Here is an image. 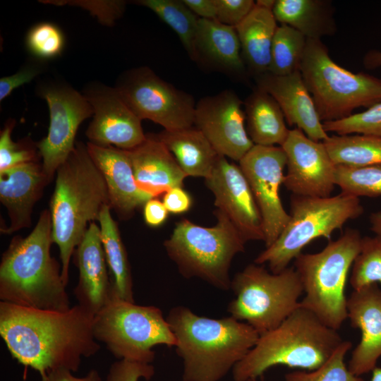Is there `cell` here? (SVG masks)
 Instances as JSON below:
<instances>
[{
  "mask_svg": "<svg viewBox=\"0 0 381 381\" xmlns=\"http://www.w3.org/2000/svg\"><path fill=\"white\" fill-rule=\"evenodd\" d=\"M95 315L77 304L52 311L0 302V335L20 363L41 377L60 368L78 370L82 358L100 349L93 334Z\"/></svg>",
  "mask_w": 381,
  "mask_h": 381,
  "instance_id": "cell-1",
  "label": "cell"
},
{
  "mask_svg": "<svg viewBox=\"0 0 381 381\" xmlns=\"http://www.w3.org/2000/svg\"><path fill=\"white\" fill-rule=\"evenodd\" d=\"M183 361V381H219L256 344L259 334L232 316H201L178 306L166 317Z\"/></svg>",
  "mask_w": 381,
  "mask_h": 381,
  "instance_id": "cell-2",
  "label": "cell"
},
{
  "mask_svg": "<svg viewBox=\"0 0 381 381\" xmlns=\"http://www.w3.org/2000/svg\"><path fill=\"white\" fill-rule=\"evenodd\" d=\"M53 243L50 212L43 210L25 238L13 237L0 263V300L52 311L71 307L61 267L50 253Z\"/></svg>",
  "mask_w": 381,
  "mask_h": 381,
  "instance_id": "cell-3",
  "label": "cell"
},
{
  "mask_svg": "<svg viewBox=\"0 0 381 381\" xmlns=\"http://www.w3.org/2000/svg\"><path fill=\"white\" fill-rule=\"evenodd\" d=\"M109 205L105 180L92 160L87 145L76 142L66 160L58 168L50 200L52 239L59 250L61 277L68 282L70 261L88 226Z\"/></svg>",
  "mask_w": 381,
  "mask_h": 381,
  "instance_id": "cell-4",
  "label": "cell"
},
{
  "mask_svg": "<svg viewBox=\"0 0 381 381\" xmlns=\"http://www.w3.org/2000/svg\"><path fill=\"white\" fill-rule=\"evenodd\" d=\"M343 341L337 330L299 306L276 328L259 336L252 349L232 369L234 380L257 379L277 365L315 370Z\"/></svg>",
  "mask_w": 381,
  "mask_h": 381,
  "instance_id": "cell-5",
  "label": "cell"
},
{
  "mask_svg": "<svg viewBox=\"0 0 381 381\" xmlns=\"http://www.w3.org/2000/svg\"><path fill=\"white\" fill-rule=\"evenodd\" d=\"M362 238L357 229H346L320 252L301 253L294 260L305 294L299 306L336 330L347 319L346 283L360 252Z\"/></svg>",
  "mask_w": 381,
  "mask_h": 381,
  "instance_id": "cell-6",
  "label": "cell"
},
{
  "mask_svg": "<svg viewBox=\"0 0 381 381\" xmlns=\"http://www.w3.org/2000/svg\"><path fill=\"white\" fill-rule=\"evenodd\" d=\"M214 214L217 223L211 227L181 219L164 246L183 277L199 278L226 291L231 289V262L244 252L246 242L223 212L216 209Z\"/></svg>",
  "mask_w": 381,
  "mask_h": 381,
  "instance_id": "cell-7",
  "label": "cell"
},
{
  "mask_svg": "<svg viewBox=\"0 0 381 381\" xmlns=\"http://www.w3.org/2000/svg\"><path fill=\"white\" fill-rule=\"evenodd\" d=\"M300 72L322 123L381 102V78L342 68L331 59L321 40L307 39Z\"/></svg>",
  "mask_w": 381,
  "mask_h": 381,
  "instance_id": "cell-8",
  "label": "cell"
},
{
  "mask_svg": "<svg viewBox=\"0 0 381 381\" xmlns=\"http://www.w3.org/2000/svg\"><path fill=\"white\" fill-rule=\"evenodd\" d=\"M363 207L359 198L341 192L326 198L292 195L289 220L276 241L262 251L254 263H267L272 273H279L317 238L329 239L345 223L359 217Z\"/></svg>",
  "mask_w": 381,
  "mask_h": 381,
  "instance_id": "cell-9",
  "label": "cell"
},
{
  "mask_svg": "<svg viewBox=\"0 0 381 381\" xmlns=\"http://www.w3.org/2000/svg\"><path fill=\"white\" fill-rule=\"evenodd\" d=\"M234 299L227 311L254 328L259 335L279 326L299 307L303 285L294 267L279 273L262 265H247L231 282Z\"/></svg>",
  "mask_w": 381,
  "mask_h": 381,
  "instance_id": "cell-10",
  "label": "cell"
},
{
  "mask_svg": "<svg viewBox=\"0 0 381 381\" xmlns=\"http://www.w3.org/2000/svg\"><path fill=\"white\" fill-rule=\"evenodd\" d=\"M92 328L95 339L120 360L150 363L155 358L154 346L176 345L160 308L115 296L95 315Z\"/></svg>",
  "mask_w": 381,
  "mask_h": 381,
  "instance_id": "cell-11",
  "label": "cell"
},
{
  "mask_svg": "<svg viewBox=\"0 0 381 381\" xmlns=\"http://www.w3.org/2000/svg\"><path fill=\"white\" fill-rule=\"evenodd\" d=\"M114 88L141 121L149 119L167 131L194 126L196 103L193 97L165 81L147 66L125 71Z\"/></svg>",
  "mask_w": 381,
  "mask_h": 381,
  "instance_id": "cell-12",
  "label": "cell"
},
{
  "mask_svg": "<svg viewBox=\"0 0 381 381\" xmlns=\"http://www.w3.org/2000/svg\"><path fill=\"white\" fill-rule=\"evenodd\" d=\"M37 92L47 103L49 126L47 136L36 144L43 171L51 181L73 150L80 125L93 115V110L83 94L63 83L43 84Z\"/></svg>",
  "mask_w": 381,
  "mask_h": 381,
  "instance_id": "cell-13",
  "label": "cell"
},
{
  "mask_svg": "<svg viewBox=\"0 0 381 381\" xmlns=\"http://www.w3.org/2000/svg\"><path fill=\"white\" fill-rule=\"evenodd\" d=\"M286 164L281 146L258 145H254L239 161L262 216L265 248L276 241L290 218L279 193Z\"/></svg>",
  "mask_w": 381,
  "mask_h": 381,
  "instance_id": "cell-14",
  "label": "cell"
},
{
  "mask_svg": "<svg viewBox=\"0 0 381 381\" xmlns=\"http://www.w3.org/2000/svg\"><path fill=\"white\" fill-rule=\"evenodd\" d=\"M245 122L243 102L231 90L202 97L196 102L194 126L219 155L239 162L254 146Z\"/></svg>",
  "mask_w": 381,
  "mask_h": 381,
  "instance_id": "cell-15",
  "label": "cell"
},
{
  "mask_svg": "<svg viewBox=\"0 0 381 381\" xmlns=\"http://www.w3.org/2000/svg\"><path fill=\"white\" fill-rule=\"evenodd\" d=\"M286 157L283 185L292 195L326 198L335 184V164L323 142L309 138L301 129H290L281 146Z\"/></svg>",
  "mask_w": 381,
  "mask_h": 381,
  "instance_id": "cell-16",
  "label": "cell"
},
{
  "mask_svg": "<svg viewBox=\"0 0 381 381\" xmlns=\"http://www.w3.org/2000/svg\"><path fill=\"white\" fill-rule=\"evenodd\" d=\"M205 183L214 195L216 209L229 219L246 243L264 241L262 216L239 166L219 155Z\"/></svg>",
  "mask_w": 381,
  "mask_h": 381,
  "instance_id": "cell-17",
  "label": "cell"
},
{
  "mask_svg": "<svg viewBox=\"0 0 381 381\" xmlns=\"http://www.w3.org/2000/svg\"><path fill=\"white\" fill-rule=\"evenodd\" d=\"M93 110L86 135L99 146L129 150L146 139L141 120L123 102L114 87L94 84L83 94Z\"/></svg>",
  "mask_w": 381,
  "mask_h": 381,
  "instance_id": "cell-18",
  "label": "cell"
},
{
  "mask_svg": "<svg viewBox=\"0 0 381 381\" xmlns=\"http://www.w3.org/2000/svg\"><path fill=\"white\" fill-rule=\"evenodd\" d=\"M347 318L361 333L348 365L360 376L372 371L381 356V289L377 284L353 290L347 298Z\"/></svg>",
  "mask_w": 381,
  "mask_h": 381,
  "instance_id": "cell-19",
  "label": "cell"
},
{
  "mask_svg": "<svg viewBox=\"0 0 381 381\" xmlns=\"http://www.w3.org/2000/svg\"><path fill=\"white\" fill-rule=\"evenodd\" d=\"M255 80L258 88L276 100L289 126H295L315 141L323 142L329 137L300 71L285 75L267 72Z\"/></svg>",
  "mask_w": 381,
  "mask_h": 381,
  "instance_id": "cell-20",
  "label": "cell"
},
{
  "mask_svg": "<svg viewBox=\"0 0 381 381\" xmlns=\"http://www.w3.org/2000/svg\"><path fill=\"white\" fill-rule=\"evenodd\" d=\"M79 271L74 289L78 304L95 315L111 298V282L102 243L99 226L91 222L73 253Z\"/></svg>",
  "mask_w": 381,
  "mask_h": 381,
  "instance_id": "cell-21",
  "label": "cell"
},
{
  "mask_svg": "<svg viewBox=\"0 0 381 381\" xmlns=\"http://www.w3.org/2000/svg\"><path fill=\"white\" fill-rule=\"evenodd\" d=\"M86 145L92 160L105 180L109 206L120 219H128L138 207L152 198L137 186L127 150L90 142Z\"/></svg>",
  "mask_w": 381,
  "mask_h": 381,
  "instance_id": "cell-22",
  "label": "cell"
},
{
  "mask_svg": "<svg viewBox=\"0 0 381 381\" xmlns=\"http://www.w3.org/2000/svg\"><path fill=\"white\" fill-rule=\"evenodd\" d=\"M49 182L39 161L0 171V201L10 219L9 226L1 228V233L11 234L30 226L34 205Z\"/></svg>",
  "mask_w": 381,
  "mask_h": 381,
  "instance_id": "cell-23",
  "label": "cell"
},
{
  "mask_svg": "<svg viewBox=\"0 0 381 381\" xmlns=\"http://www.w3.org/2000/svg\"><path fill=\"white\" fill-rule=\"evenodd\" d=\"M135 183L152 198H156L174 187H182L188 177L167 147L155 134L136 147L127 150Z\"/></svg>",
  "mask_w": 381,
  "mask_h": 381,
  "instance_id": "cell-24",
  "label": "cell"
},
{
  "mask_svg": "<svg viewBox=\"0 0 381 381\" xmlns=\"http://www.w3.org/2000/svg\"><path fill=\"white\" fill-rule=\"evenodd\" d=\"M191 59L229 76L241 78L248 72L236 28L217 20L199 18Z\"/></svg>",
  "mask_w": 381,
  "mask_h": 381,
  "instance_id": "cell-25",
  "label": "cell"
},
{
  "mask_svg": "<svg viewBox=\"0 0 381 381\" xmlns=\"http://www.w3.org/2000/svg\"><path fill=\"white\" fill-rule=\"evenodd\" d=\"M277 28L272 11L258 6L236 27L241 55L254 78L268 72L271 47Z\"/></svg>",
  "mask_w": 381,
  "mask_h": 381,
  "instance_id": "cell-26",
  "label": "cell"
},
{
  "mask_svg": "<svg viewBox=\"0 0 381 381\" xmlns=\"http://www.w3.org/2000/svg\"><path fill=\"white\" fill-rule=\"evenodd\" d=\"M171 152L187 176L208 178L219 155L204 134L194 126L155 134Z\"/></svg>",
  "mask_w": 381,
  "mask_h": 381,
  "instance_id": "cell-27",
  "label": "cell"
},
{
  "mask_svg": "<svg viewBox=\"0 0 381 381\" xmlns=\"http://www.w3.org/2000/svg\"><path fill=\"white\" fill-rule=\"evenodd\" d=\"M247 133L254 145L282 146L290 129L276 100L256 88L243 102Z\"/></svg>",
  "mask_w": 381,
  "mask_h": 381,
  "instance_id": "cell-28",
  "label": "cell"
},
{
  "mask_svg": "<svg viewBox=\"0 0 381 381\" xmlns=\"http://www.w3.org/2000/svg\"><path fill=\"white\" fill-rule=\"evenodd\" d=\"M277 22L289 25L307 39L321 40L335 31L331 3L322 0H276Z\"/></svg>",
  "mask_w": 381,
  "mask_h": 381,
  "instance_id": "cell-29",
  "label": "cell"
},
{
  "mask_svg": "<svg viewBox=\"0 0 381 381\" xmlns=\"http://www.w3.org/2000/svg\"><path fill=\"white\" fill-rule=\"evenodd\" d=\"M111 207L105 205L97 221L108 269L111 274V296L134 301L133 284L128 254L121 238L117 223L111 217Z\"/></svg>",
  "mask_w": 381,
  "mask_h": 381,
  "instance_id": "cell-30",
  "label": "cell"
},
{
  "mask_svg": "<svg viewBox=\"0 0 381 381\" xmlns=\"http://www.w3.org/2000/svg\"><path fill=\"white\" fill-rule=\"evenodd\" d=\"M323 143L335 165L362 167L381 164V137L333 135Z\"/></svg>",
  "mask_w": 381,
  "mask_h": 381,
  "instance_id": "cell-31",
  "label": "cell"
},
{
  "mask_svg": "<svg viewBox=\"0 0 381 381\" xmlns=\"http://www.w3.org/2000/svg\"><path fill=\"white\" fill-rule=\"evenodd\" d=\"M153 11L178 35L191 59L199 18L183 0H137L133 1Z\"/></svg>",
  "mask_w": 381,
  "mask_h": 381,
  "instance_id": "cell-32",
  "label": "cell"
},
{
  "mask_svg": "<svg viewBox=\"0 0 381 381\" xmlns=\"http://www.w3.org/2000/svg\"><path fill=\"white\" fill-rule=\"evenodd\" d=\"M307 38L294 28L281 24L277 26L271 47L268 72L285 75L300 71Z\"/></svg>",
  "mask_w": 381,
  "mask_h": 381,
  "instance_id": "cell-33",
  "label": "cell"
},
{
  "mask_svg": "<svg viewBox=\"0 0 381 381\" xmlns=\"http://www.w3.org/2000/svg\"><path fill=\"white\" fill-rule=\"evenodd\" d=\"M335 184L356 197L381 196V164L362 167L337 165Z\"/></svg>",
  "mask_w": 381,
  "mask_h": 381,
  "instance_id": "cell-34",
  "label": "cell"
},
{
  "mask_svg": "<svg viewBox=\"0 0 381 381\" xmlns=\"http://www.w3.org/2000/svg\"><path fill=\"white\" fill-rule=\"evenodd\" d=\"M377 283L381 284V237L364 236L350 277L353 290Z\"/></svg>",
  "mask_w": 381,
  "mask_h": 381,
  "instance_id": "cell-35",
  "label": "cell"
},
{
  "mask_svg": "<svg viewBox=\"0 0 381 381\" xmlns=\"http://www.w3.org/2000/svg\"><path fill=\"white\" fill-rule=\"evenodd\" d=\"M352 344L344 341L329 359L313 370H296L285 375L284 381H364L352 373L346 365L344 358Z\"/></svg>",
  "mask_w": 381,
  "mask_h": 381,
  "instance_id": "cell-36",
  "label": "cell"
},
{
  "mask_svg": "<svg viewBox=\"0 0 381 381\" xmlns=\"http://www.w3.org/2000/svg\"><path fill=\"white\" fill-rule=\"evenodd\" d=\"M16 121L8 119L0 132V171L34 161L40 157L37 144L31 139L24 138L18 142L11 139Z\"/></svg>",
  "mask_w": 381,
  "mask_h": 381,
  "instance_id": "cell-37",
  "label": "cell"
},
{
  "mask_svg": "<svg viewBox=\"0 0 381 381\" xmlns=\"http://www.w3.org/2000/svg\"><path fill=\"white\" fill-rule=\"evenodd\" d=\"M322 125L327 133L339 135L355 133L381 137V102L346 118L323 122Z\"/></svg>",
  "mask_w": 381,
  "mask_h": 381,
  "instance_id": "cell-38",
  "label": "cell"
},
{
  "mask_svg": "<svg viewBox=\"0 0 381 381\" xmlns=\"http://www.w3.org/2000/svg\"><path fill=\"white\" fill-rule=\"evenodd\" d=\"M64 36L58 26L41 23L32 27L25 38L26 47L35 58L44 60L59 56L64 47Z\"/></svg>",
  "mask_w": 381,
  "mask_h": 381,
  "instance_id": "cell-39",
  "label": "cell"
},
{
  "mask_svg": "<svg viewBox=\"0 0 381 381\" xmlns=\"http://www.w3.org/2000/svg\"><path fill=\"white\" fill-rule=\"evenodd\" d=\"M52 4H70L88 10L97 16L101 23L112 25L123 15L126 1H42Z\"/></svg>",
  "mask_w": 381,
  "mask_h": 381,
  "instance_id": "cell-40",
  "label": "cell"
},
{
  "mask_svg": "<svg viewBox=\"0 0 381 381\" xmlns=\"http://www.w3.org/2000/svg\"><path fill=\"white\" fill-rule=\"evenodd\" d=\"M155 374L150 363L121 359L110 367L107 381H138L140 378L150 380Z\"/></svg>",
  "mask_w": 381,
  "mask_h": 381,
  "instance_id": "cell-41",
  "label": "cell"
},
{
  "mask_svg": "<svg viewBox=\"0 0 381 381\" xmlns=\"http://www.w3.org/2000/svg\"><path fill=\"white\" fill-rule=\"evenodd\" d=\"M214 2L216 20L234 28L247 17L255 5L253 0H214Z\"/></svg>",
  "mask_w": 381,
  "mask_h": 381,
  "instance_id": "cell-42",
  "label": "cell"
},
{
  "mask_svg": "<svg viewBox=\"0 0 381 381\" xmlns=\"http://www.w3.org/2000/svg\"><path fill=\"white\" fill-rule=\"evenodd\" d=\"M43 61L36 58L35 61L23 66L16 73L0 79V101L18 87L31 82L44 71Z\"/></svg>",
  "mask_w": 381,
  "mask_h": 381,
  "instance_id": "cell-43",
  "label": "cell"
},
{
  "mask_svg": "<svg viewBox=\"0 0 381 381\" xmlns=\"http://www.w3.org/2000/svg\"><path fill=\"white\" fill-rule=\"evenodd\" d=\"M163 203L169 212L182 214L189 210L192 199L182 187H174L164 194Z\"/></svg>",
  "mask_w": 381,
  "mask_h": 381,
  "instance_id": "cell-44",
  "label": "cell"
},
{
  "mask_svg": "<svg viewBox=\"0 0 381 381\" xmlns=\"http://www.w3.org/2000/svg\"><path fill=\"white\" fill-rule=\"evenodd\" d=\"M169 213L163 202L156 198L150 199L144 205V219L150 226L156 227L162 225L167 219Z\"/></svg>",
  "mask_w": 381,
  "mask_h": 381,
  "instance_id": "cell-45",
  "label": "cell"
},
{
  "mask_svg": "<svg viewBox=\"0 0 381 381\" xmlns=\"http://www.w3.org/2000/svg\"><path fill=\"white\" fill-rule=\"evenodd\" d=\"M71 372L65 368L56 369L41 377V381H102L99 373L96 370H91L83 377H75Z\"/></svg>",
  "mask_w": 381,
  "mask_h": 381,
  "instance_id": "cell-46",
  "label": "cell"
},
{
  "mask_svg": "<svg viewBox=\"0 0 381 381\" xmlns=\"http://www.w3.org/2000/svg\"><path fill=\"white\" fill-rule=\"evenodd\" d=\"M188 8L199 18L216 20L214 0H183Z\"/></svg>",
  "mask_w": 381,
  "mask_h": 381,
  "instance_id": "cell-47",
  "label": "cell"
},
{
  "mask_svg": "<svg viewBox=\"0 0 381 381\" xmlns=\"http://www.w3.org/2000/svg\"><path fill=\"white\" fill-rule=\"evenodd\" d=\"M364 66L368 69H375L381 66V51L370 50L363 58Z\"/></svg>",
  "mask_w": 381,
  "mask_h": 381,
  "instance_id": "cell-48",
  "label": "cell"
},
{
  "mask_svg": "<svg viewBox=\"0 0 381 381\" xmlns=\"http://www.w3.org/2000/svg\"><path fill=\"white\" fill-rule=\"evenodd\" d=\"M369 220L371 231L375 235L381 237V210L372 212Z\"/></svg>",
  "mask_w": 381,
  "mask_h": 381,
  "instance_id": "cell-49",
  "label": "cell"
},
{
  "mask_svg": "<svg viewBox=\"0 0 381 381\" xmlns=\"http://www.w3.org/2000/svg\"><path fill=\"white\" fill-rule=\"evenodd\" d=\"M275 2V0H258L255 1V4L258 6L272 11Z\"/></svg>",
  "mask_w": 381,
  "mask_h": 381,
  "instance_id": "cell-50",
  "label": "cell"
},
{
  "mask_svg": "<svg viewBox=\"0 0 381 381\" xmlns=\"http://www.w3.org/2000/svg\"><path fill=\"white\" fill-rule=\"evenodd\" d=\"M370 381H381V368L376 366L372 370V377Z\"/></svg>",
  "mask_w": 381,
  "mask_h": 381,
  "instance_id": "cell-51",
  "label": "cell"
},
{
  "mask_svg": "<svg viewBox=\"0 0 381 381\" xmlns=\"http://www.w3.org/2000/svg\"><path fill=\"white\" fill-rule=\"evenodd\" d=\"M248 381H257V379H250Z\"/></svg>",
  "mask_w": 381,
  "mask_h": 381,
  "instance_id": "cell-52",
  "label": "cell"
}]
</instances>
